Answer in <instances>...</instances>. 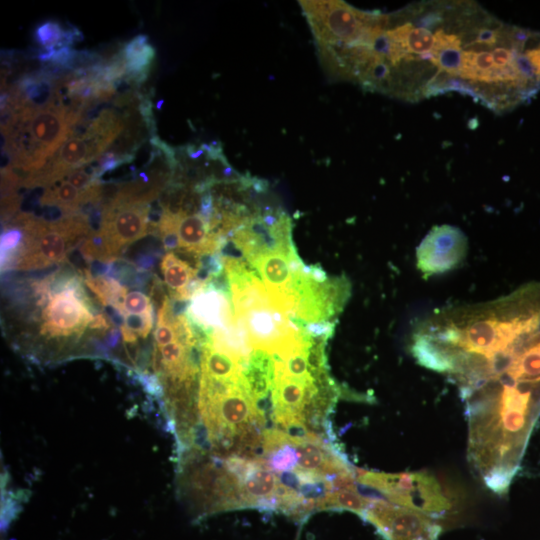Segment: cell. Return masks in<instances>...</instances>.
I'll return each mask as SVG.
<instances>
[{"label": "cell", "instance_id": "6da1fadb", "mask_svg": "<svg viewBox=\"0 0 540 540\" xmlns=\"http://www.w3.org/2000/svg\"><path fill=\"white\" fill-rule=\"evenodd\" d=\"M83 121L61 93L49 103L1 115L2 154L9 160L7 165L27 174L40 170Z\"/></svg>", "mask_w": 540, "mask_h": 540}, {"label": "cell", "instance_id": "603a6c76", "mask_svg": "<svg viewBox=\"0 0 540 540\" xmlns=\"http://www.w3.org/2000/svg\"><path fill=\"white\" fill-rule=\"evenodd\" d=\"M119 316L127 314L141 315L153 312V304L150 297L139 291L128 292L123 301L113 308Z\"/></svg>", "mask_w": 540, "mask_h": 540}, {"label": "cell", "instance_id": "ac0fdd59", "mask_svg": "<svg viewBox=\"0 0 540 540\" xmlns=\"http://www.w3.org/2000/svg\"><path fill=\"white\" fill-rule=\"evenodd\" d=\"M84 282L104 307L114 308L128 293L127 287L114 277L93 276L90 271H85Z\"/></svg>", "mask_w": 540, "mask_h": 540}, {"label": "cell", "instance_id": "5bb4252c", "mask_svg": "<svg viewBox=\"0 0 540 540\" xmlns=\"http://www.w3.org/2000/svg\"><path fill=\"white\" fill-rule=\"evenodd\" d=\"M120 53L123 57L125 82L131 85L142 84L149 75L156 56V50L146 35H137L124 44Z\"/></svg>", "mask_w": 540, "mask_h": 540}, {"label": "cell", "instance_id": "ffe728a7", "mask_svg": "<svg viewBox=\"0 0 540 540\" xmlns=\"http://www.w3.org/2000/svg\"><path fill=\"white\" fill-rule=\"evenodd\" d=\"M20 176L9 165L1 168V220H12L20 207L18 189L21 186Z\"/></svg>", "mask_w": 540, "mask_h": 540}, {"label": "cell", "instance_id": "44dd1931", "mask_svg": "<svg viewBox=\"0 0 540 540\" xmlns=\"http://www.w3.org/2000/svg\"><path fill=\"white\" fill-rule=\"evenodd\" d=\"M372 500L361 495L358 489L333 490L328 493L323 510H348L362 517Z\"/></svg>", "mask_w": 540, "mask_h": 540}, {"label": "cell", "instance_id": "30bf717a", "mask_svg": "<svg viewBox=\"0 0 540 540\" xmlns=\"http://www.w3.org/2000/svg\"><path fill=\"white\" fill-rule=\"evenodd\" d=\"M215 275L199 281L191 297L188 315L203 328H226L236 324L225 292L212 283Z\"/></svg>", "mask_w": 540, "mask_h": 540}, {"label": "cell", "instance_id": "2e32d148", "mask_svg": "<svg viewBox=\"0 0 540 540\" xmlns=\"http://www.w3.org/2000/svg\"><path fill=\"white\" fill-rule=\"evenodd\" d=\"M388 36L408 55L429 59L434 45V34L426 28H415L410 23L386 29Z\"/></svg>", "mask_w": 540, "mask_h": 540}, {"label": "cell", "instance_id": "5b68a950", "mask_svg": "<svg viewBox=\"0 0 540 540\" xmlns=\"http://www.w3.org/2000/svg\"><path fill=\"white\" fill-rule=\"evenodd\" d=\"M357 482L374 488L396 505L439 516L451 508L437 480L423 472L387 474L355 469Z\"/></svg>", "mask_w": 540, "mask_h": 540}, {"label": "cell", "instance_id": "52a82bcc", "mask_svg": "<svg viewBox=\"0 0 540 540\" xmlns=\"http://www.w3.org/2000/svg\"><path fill=\"white\" fill-rule=\"evenodd\" d=\"M362 518L386 540H437L441 532L431 516L382 499L373 498Z\"/></svg>", "mask_w": 540, "mask_h": 540}, {"label": "cell", "instance_id": "7c38bea8", "mask_svg": "<svg viewBox=\"0 0 540 540\" xmlns=\"http://www.w3.org/2000/svg\"><path fill=\"white\" fill-rule=\"evenodd\" d=\"M160 268L171 298L175 301L191 299L199 282V267H193L174 251H168L161 260Z\"/></svg>", "mask_w": 540, "mask_h": 540}, {"label": "cell", "instance_id": "8fae6325", "mask_svg": "<svg viewBox=\"0 0 540 540\" xmlns=\"http://www.w3.org/2000/svg\"><path fill=\"white\" fill-rule=\"evenodd\" d=\"M177 223L175 228L176 249L200 257L213 255L225 241L216 235L206 218L200 211L187 213L183 210L176 211Z\"/></svg>", "mask_w": 540, "mask_h": 540}, {"label": "cell", "instance_id": "d6986e66", "mask_svg": "<svg viewBox=\"0 0 540 540\" xmlns=\"http://www.w3.org/2000/svg\"><path fill=\"white\" fill-rule=\"evenodd\" d=\"M78 30L76 28L64 29L60 23L53 20L45 21L39 24L35 29V40L42 47V51L56 50L62 47L70 46L78 39Z\"/></svg>", "mask_w": 540, "mask_h": 540}, {"label": "cell", "instance_id": "ba28073f", "mask_svg": "<svg viewBox=\"0 0 540 540\" xmlns=\"http://www.w3.org/2000/svg\"><path fill=\"white\" fill-rule=\"evenodd\" d=\"M468 252V239L458 227L433 226L416 248V267L424 279L459 267Z\"/></svg>", "mask_w": 540, "mask_h": 540}, {"label": "cell", "instance_id": "4fadbf2b", "mask_svg": "<svg viewBox=\"0 0 540 540\" xmlns=\"http://www.w3.org/2000/svg\"><path fill=\"white\" fill-rule=\"evenodd\" d=\"M274 372L273 356L265 350L253 349L243 371V382L246 391L257 404L267 396L274 384Z\"/></svg>", "mask_w": 540, "mask_h": 540}, {"label": "cell", "instance_id": "cb8c5ba5", "mask_svg": "<svg viewBox=\"0 0 540 540\" xmlns=\"http://www.w3.org/2000/svg\"><path fill=\"white\" fill-rule=\"evenodd\" d=\"M500 29L480 28L474 36L472 42L468 45L479 44L486 46H493L499 42Z\"/></svg>", "mask_w": 540, "mask_h": 540}, {"label": "cell", "instance_id": "277c9868", "mask_svg": "<svg viewBox=\"0 0 540 540\" xmlns=\"http://www.w3.org/2000/svg\"><path fill=\"white\" fill-rule=\"evenodd\" d=\"M317 47L369 45L385 15L358 10L344 1H299Z\"/></svg>", "mask_w": 540, "mask_h": 540}, {"label": "cell", "instance_id": "e0dca14e", "mask_svg": "<svg viewBox=\"0 0 540 540\" xmlns=\"http://www.w3.org/2000/svg\"><path fill=\"white\" fill-rule=\"evenodd\" d=\"M459 76L473 81L496 83L492 53L488 51H464Z\"/></svg>", "mask_w": 540, "mask_h": 540}, {"label": "cell", "instance_id": "7402d4cb", "mask_svg": "<svg viewBox=\"0 0 540 540\" xmlns=\"http://www.w3.org/2000/svg\"><path fill=\"white\" fill-rule=\"evenodd\" d=\"M23 231L14 221L8 227H5L1 235V268L6 269L12 266V261L17 258L23 242Z\"/></svg>", "mask_w": 540, "mask_h": 540}, {"label": "cell", "instance_id": "8992f818", "mask_svg": "<svg viewBox=\"0 0 540 540\" xmlns=\"http://www.w3.org/2000/svg\"><path fill=\"white\" fill-rule=\"evenodd\" d=\"M52 292L42 310L40 334L49 339L80 336L95 315L88 307L79 277H70Z\"/></svg>", "mask_w": 540, "mask_h": 540}, {"label": "cell", "instance_id": "9a60e30c", "mask_svg": "<svg viewBox=\"0 0 540 540\" xmlns=\"http://www.w3.org/2000/svg\"><path fill=\"white\" fill-rule=\"evenodd\" d=\"M463 52L461 40L457 35L447 34L439 29L434 33V45L429 60L441 71L459 76Z\"/></svg>", "mask_w": 540, "mask_h": 540}, {"label": "cell", "instance_id": "7a4b0ae2", "mask_svg": "<svg viewBox=\"0 0 540 540\" xmlns=\"http://www.w3.org/2000/svg\"><path fill=\"white\" fill-rule=\"evenodd\" d=\"M124 120L115 109H102L85 124L82 132L74 130L43 168L27 174L21 186L47 187L64 179L71 171L99 160L124 130Z\"/></svg>", "mask_w": 540, "mask_h": 540}, {"label": "cell", "instance_id": "9c48e42d", "mask_svg": "<svg viewBox=\"0 0 540 540\" xmlns=\"http://www.w3.org/2000/svg\"><path fill=\"white\" fill-rule=\"evenodd\" d=\"M238 479L242 508L277 510V498L282 482L261 456L247 459Z\"/></svg>", "mask_w": 540, "mask_h": 540}, {"label": "cell", "instance_id": "3957f363", "mask_svg": "<svg viewBox=\"0 0 540 540\" xmlns=\"http://www.w3.org/2000/svg\"><path fill=\"white\" fill-rule=\"evenodd\" d=\"M23 231V242L14 267L34 270L67 260V254L92 232L88 216L82 212L48 221L30 213H19L14 219Z\"/></svg>", "mask_w": 540, "mask_h": 540}]
</instances>
